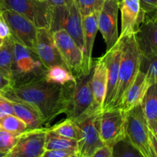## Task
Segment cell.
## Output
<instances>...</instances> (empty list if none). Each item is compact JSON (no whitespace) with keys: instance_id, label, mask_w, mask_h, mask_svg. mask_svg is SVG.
Listing matches in <instances>:
<instances>
[{"instance_id":"bcb514c9","label":"cell","mask_w":157,"mask_h":157,"mask_svg":"<svg viewBox=\"0 0 157 157\" xmlns=\"http://www.w3.org/2000/svg\"><path fill=\"white\" fill-rule=\"evenodd\" d=\"M72 157H78V156H72Z\"/></svg>"},{"instance_id":"7a4b0ae2","label":"cell","mask_w":157,"mask_h":157,"mask_svg":"<svg viewBox=\"0 0 157 157\" xmlns=\"http://www.w3.org/2000/svg\"><path fill=\"white\" fill-rule=\"evenodd\" d=\"M120 38L122 39V51L118 81L115 97L109 109L120 107L125 94L139 71L141 62V53L139 50L135 35Z\"/></svg>"},{"instance_id":"d6986e66","label":"cell","mask_w":157,"mask_h":157,"mask_svg":"<svg viewBox=\"0 0 157 157\" xmlns=\"http://www.w3.org/2000/svg\"><path fill=\"white\" fill-rule=\"evenodd\" d=\"M107 89V68L100 57L93 62V74L92 78V90L93 94V111H103V103Z\"/></svg>"},{"instance_id":"f6af8a7d","label":"cell","mask_w":157,"mask_h":157,"mask_svg":"<svg viewBox=\"0 0 157 157\" xmlns=\"http://www.w3.org/2000/svg\"><path fill=\"white\" fill-rule=\"evenodd\" d=\"M1 14H2V9H0V15H1Z\"/></svg>"},{"instance_id":"52a82bcc","label":"cell","mask_w":157,"mask_h":157,"mask_svg":"<svg viewBox=\"0 0 157 157\" xmlns=\"http://www.w3.org/2000/svg\"><path fill=\"white\" fill-rule=\"evenodd\" d=\"M2 9L23 15L38 29L50 30L52 6L45 0H3Z\"/></svg>"},{"instance_id":"7dc6e473","label":"cell","mask_w":157,"mask_h":157,"mask_svg":"<svg viewBox=\"0 0 157 157\" xmlns=\"http://www.w3.org/2000/svg\"><path fill=\"white\" fill-rule=\"evenodd\" d=\"M122 1V0H119V2H121Z\"/></svg>"},{"instance_id":"836d02e7","label":"cell","mask_w":157,"mask_h":157,"mask_svg":"<svg viewBox=\"0 0 157 157\" xmlns=\"http://www.w3.org/2000/svg\"><path fill=\"white\" fill-rule=\"evenodd\" d=\"M13 85V81L8 78L0 71V95H3L4 94H6Z\"/></svg>"},{"instance_id":"4316f807","label":"cell","mask_w":157,"mask_h":157,"mask_svg":"<svg viewBox=\"0 0 157 157\" xmlns=\"http://www.w3.org/2000/svg\"><path fill=\"white\" fill-rule=\"evenodd\" d=\"M0 129L15 136H19L28 130L26 124L13 114L0 118Z\"/></svg>"},{"instance_id":"8992f818","label":"cell","mask_w":157,"mask_h":157,"mask_svg":"<svg viewBox=\"0 0 157 157\" xmlns=\"http://www.w3.org/2000/svg\"><path fill=\"white\" fill-rule=\"evenodd\" d=\"M12 70V81L15 84V83L43 76L46 68L36 53L14 40Z\"/></svg>"},{"instance_id":"ffe728a7","label":"cell","mask_w":157,"mask_h":157,"mask_svg":"<svg viewBox=\"0 0 157 157\" xmlns=\"http://www.w3.org/2000/svg\"><path fill=\"white\" fill-rule=\"evenodd\" d=\"M149 86L146 75L139 71L135 81L125 94L120 108L127 112L135 106L141 104L143 97Z\"/></svg>"},{"instance_id":"4fadbf2b","label":"cell","mask_w":157,"mask_h":157,"mask_svg":"<svg viewBox=\"0 0 157 157\" xmlns=\"http://www.w3.org/2000/svg\"><path fill=\"white\" fill-rule=\"evenodd\" d=\"M119 2V0H104L99 14V31L104 38L106 51L115 45L119 36L118 34Z\"/></svg>"},{"instance_id":"7bdbcfd3","label":"cell","mask_w":157,"mask_h":157,"mask_svg":"<svg viewBox=\"0 0 157 157\" xmlns=\"http://www.w3.org/2000/svg\"><path fill=\"white\" fill-rule=\"evenodd\" d=\"M0 157H8V156L6 153H3L0 152Z\"/></svg>"},{"instance_id":"74e56055","label":"cell","mask_w":157,"mask_h":157,"mask_svg":"<svg viewBox=\"0 0 157 157\" xmlns=\"http://www.w3.org/2000/svg\"><path fill=\"white\" fill-rule=\"evenodd\" d=\"M52 6H66L72 0H45Z\"/></svg>"},{"instance_id":"9c48e42d","label":"cell","mask_w":157,"mask_h":157,"mask_svg":"<svg viewBox=\"0 0 157 157\" xmlns=\"http://www.w3.org/2000/svg\"><path fill=\"white\" fill-rule=\"evenodd\" d=\"M126 111L120 107L103 110L99 113V133L105 145L112 147L126 137Z\"/></svg>"},{"instance_id":"4dcf8cb0","label":"cell","mask_w":157,"mask_h":157,"mask_svg":"<svg viewBox=\"0 0 157 157\" xmlns=\"http://www.w3.org/2000/svg\"><path fill=\"white\" fill-rule=\"evenodd\" d=\"M18 139V136L0 129V152L6 154L9 153L15 147Z\"/></svg>"},{"instance_id":"ee69618b","label":"cell","mask_w":157,"mask_h":157,"mask_svg":"<svg viewBox=\"0 0 157 157\" xmlns=\"http://www.w3.org/2000/svg\"><path fill=\"white\" fill-rule=\"evenodd\" d=\"M2 2L3 0H0V9H2Z\"/></svg>"},{"instance_id":"6da1fadb","label":"cell","mask_w":157,"mask_h":157,"mask_svg":"<svg viewBox=\"0 0 157 157\" xmlns=\"http://www.w3.org/2000/svg\"><path fill=\"white\" fill-rule=\"evenodd\" d=\"M73 86L52 84L41 76L15 83L3 96L32 106L49 127L54 118L67 112Z\"/></svg>"},{"instance_id":"f546056e","label":"cell","mask_w":157,"mask_h":157,"mask_svg":"<svg viewBox=\"0 0 157 157\" xmlns=\"http://www.w3.org/2000/svg\"><path fill=\"white\" fill-rule=\"evenodd\" d=\"M75 2L83 18L95 12H99L104 0H75Z\"/></svg>"},{"instance_id":"44dd1931","label":"cell","mask_w":157,"mask_h":157,"mask_svg":"<svg viewBox=\"0 0 157 157\" xmlns=\"http://www.w3.org/2000/svg\"><path fill=\"white\" fill-rule=\"evenodd\" d=\"M14 115L22 121L27 126L28 130H37L46 127L34 107L29 104L22 102L12 101Z\"/></svg>"},{"instance_id":"484cf974","label":"cell","mask_w":157,"mask_h":157,"mask_svg":"<svg viewBox=\"0 0 157 157\" xmlns=\"http://www.w3.org/2000/svg\"><path fill=\"white\" fill-rule=\"evenodd\" d=\"M49 131L58 135V136H63V137L78 140V128L76 123L72 120L67 118L62 122L58 123L55 125L52 126V127H49Z\"/></svg>"},{"instance_id":"d590c367","label":"cell","mask_w":157,"mask_h":157,"mask_svg":"<svg viewBox=\"0 0 157 157\" xmlns=\"http://www.w3.org/2000/svg\"><path fill=\"white\" fill-rule=\"evenodd\" d=\"M91 157H112V148L109 146H103L98 149Z\"/></svg>"},{"instance_id":"e575fe53","label":"cell","mask_w":157,"mask_h":157,"mask_svg":"<svg viewBox=\"0 0 157 157\" xmlns=\"http://www.w3.org/2000/svg\"><path fill=\"white\" fill-rule=\"evenodd\" d=\"M140 6L146 14L152 13L157 9V0H139Z\"/></svg>"},{"instance_id":"1f68e13d","label":"cell","mask_w":157,"mask_h":157,"mask_svg":"<svg viewBox=\"0 0 157 157\" xmlns=\"http://www.w3.org/2000/svg\"><path fill=\"white\" fill-rule=\"evenodd\" d=\"M9 114H13L12 101L3 95H0V118Z\"/></svg>"},{"instance_id":"d6a6232c","label":"cell","mask_w":157,"mask_h":157,"mask_svg":"<svg viewBox=\"0 0 157 157\" xmlns=\"http://www.w3.org/2000/svg\"><path fill=\"white\" fill-rule=\"evenodd\" d=\"M73 156H77V152L75 150H46L42 157H72Z\"/></svg>"},{"instance_id":"ac0fdd59","label":"cell","mask_w":157,"mask_h":157,"mask_svg":"<svg viewBox=\"0 0 157 157\" xmlns=\"http://www.w3.org/2000/svg\"><path fill=\"white\" fill-rule=\"evenodd\" d=\"M135 38L142 55H157V21L146 15Z\"/></svg>"},{"instance_id":"277c9868","label":"cell","mask_w":157,"mask_h":157,"mask_svg":"<svg viewBox=\"0 0 157 157\" xmlns=\"http://www.w3.org/2000/svg\"><path fill=\"white\" fill-rule=\"evenodd\" d=\"M59 29H64L83 52L84 47L83 17L75 0L66 6H52L50 31L54 32Z\"/></svg>"},{"instance_id":"b9f144b4","label":"cell","mask_w":157,"mask_h":157,"mask_svg":"<svg viewBox=\"0 0 157 157\" xmlns=\"http://www.w3.org/2000/svg\"><path fill=\"white\" fill-rule=\"evenodd\" d=\"M5 39H6V38H0V48H1L2 46L3 45V44H4V43H5Z\"/></svg>"},{"instance_id":"f1b7e54d","label":"cell","mask_w":157,"mask_h":157,"mask_svg":"<svg viewBox=\"0 0 157 157\" xmlns=\"http://www.w3.org/2000/svg\"><path fill=\"white\" fill-rule=\"evenodd\" d=\"M112 157H144L126 137L112 147Z\"/></svg>"},{"instance_id":"cb8c5ba5","label":"cell","mask_w":157,"mask_h":157,"mask_svg":"<svg viewBox=\"0 0 157 157\" xmlns=\"http://www.w3.org/2000/svg\"><path fill=\"white\" fill-rule=\"evenodd\" d=\"M13 51L14 40L12 35H10L5 39L4 44L0 48V71L12 81Z\"/></svg>"},{"instance_id":"e0dca14e","label":"cell","mask_w":157,"mask_h":157,"mask_svg":"<svg viewBox=\"0 0 157 157\" xmlns=\"http://www.w3.org/2000/svg\"><path fill=\"white\" fill-rule=\"evenodd\" d=\"M99 12H95L83 18V71L84 75L89 73L93 67L92 62V49L97 32L99 31L98 19Z\"/></svg>"},{"instance_id":"83f0119b","label":"cell","mask_w":157,"mask_h":157,"mask_svg":"<svg viewBox=\"0 0 157 157\" xmlns=\"http://www.w3.org/2000/svg\"><path fill=\"white\" fill-rule=\"evenodd\" d=\"M139 71L146 75L149 85L157 83V55H141Z\"/></svg>"},{"instance_id":"603a6c76","label":"cell","mask_w":157,"mask_h":157,"mask_svg":"<svg viewBox=\"0 0 157 157\" xmlns=\"http://www.w3.org/2000/svg\"><path fill=\"white\" fill-rule=\"evenodd\" d=\"M141 107L148 125L153 124L157 120V83L148 87L141 102Z\"/></svg>"},{"instance_id":"d4e9b609","label":"cell","mask_w":157,"mask_h":157,"mask_svg":"<svg viewBox=\"0 0 157 157\" xmlns=\"http://www.w3.org/2000/svg\"><path fill=\"white\" fill-rule=\"evenodd\" d=\"M45 148L46 150H75L77 152L78 143L75 140L68 139V138L58 136V135L49 131L48 129Z\"/></svg>"},{"instance_id":"ab89813d","label":"cell","mask_w":157,"mask_h":157,"mask_svg":"<svg viewBox=\"0 0 157 157\" xmlns=\"http://www.w3.org/2000/svg\"><path fill=\"white\" fill-rule=\"evenodd\" d=\"M148 126H149V130H150V131L157 137V120L153 123V124Z\"/></svg>"},{"instance_id":"5bb4252c","label":"cell","mask_w":157,"mask_h":157,"mask_svg":"<svg viewBox=\"0 0 157 157\" xmlns=\"http://www.w3.org/2000/svg\"><path fill=\"white\" fill-rule=\"evenodd\" d=\"M121 51L122 39L119 38L115 45L109 50L106 51V54L102 56L107 68V89L103 110L110 108L115 97L121 60Z\"/></svg>"},{"instance_id":"7c38bea8","label":"cell","mask_w":157,"mask_h":157,"mask_svg":"<svg viewBox=\"0 0 157 157\" xmlns=\"http://www.w3.org/2000/svg\"><path fill=\"white\" fill-rule=\"evenodd\" d=\"M48 127L27 130L18 136V141L8 157H42L46 151Z\"/></svg>"},{"instance_id":"9a60e30c","label":"cell","mask_w":157,"mask_h":157,"mask_svg":"<svg viewBox=\"0 0 157 157\" xmlns=\"http://www.w3.org/2000/svg\"><path fill=\"white\" fill-rule=\"evenodd\" d=\"M35 53L46 69L54 65H62L66 67L57 48L52 32L49 29L45 28L38 29Z\"/></svg>"},{"instance_id":"8fae6325","label":"cell","mask_w":157,"mask_h":157,"mask_svg":"<svg viewBox=\"0 0 157 157\" xmlns=\"http://www.w3.org/2000/svg\"><path fill=\"white\" fill-rule=\"evenodd\" d=\"M52 35L66 67L76 78L84 75L83 54L78 44L64 29L55 31Z\"/></svg>"},{"instance_id":"5b68a950","label":"cell","mask_w":157,"mask_h":157,"mask_svg":"<svg viewBox=\"0 0 157 157\" xmlns=\"http://www.w3.org/2000/svg\"><path fill=\"white\" fill-rule=\"evenodd\" d=\"M92 74L93 67L89 73L77 78L76 83L72 88L69 107L66 114L67 118L75 122L95 113L93 111V94L92 90Z\"/></svg>"},{"instance_id":"8d00e7d4","label":"cell","mask_w":157,"mask_h":157,"mask_svg":"<svg viewBox=\"0 0 157 157\" xmlns=\"http://www.w3.org/2000/svg\"><path fill=\"white\" fill-rule=\"evenodd\" d=\"M11 35L10 29H9V25L4 18L2 16V14L0 15V38H6Z\"/></svg>"},{"instance_id":"ba28073f","label":"cell","mask_w":157,"mask_h":157,"mask_svg":"<svg viewBox=\"0 0 157 157\" xmlns=\"http://www.w3.org/2000/svg\"><path fill=\"white\" fill-rule=\"evenodd\" d=\"M99 113H95L75 122L78 128V157H91L98 149L105 146L99 133Z\"/></svg>"},{"instance_id":"3957f363","label":"cell","mask_w":157,"mask_h":157,"mask_svg":"<svg viewBox=\"0 0 157 157\" xmlns=\"http://www.w3.org/2000/svg\"><path fill=\"white\" fill-rule=\"evenodd\" d=\"M126 137L144 157H155L149 138V129L141 104L126 112Z\"/></svg>"},{"instance_id":"30bf717a","label":"cell","mask_w":157,"mask_h":157,"mask_svg":"<svg viewBox=\"0 0 157 157\" xmlns=\"http://www.w3.org/2000/svg\"><path fill=\"white\" fill-rule=\"evenodd\" d=\"M2 16L9 25L13 39L35 53L38 28L26 17L12 11L2 9Z\"/></svg>"},{"instance_id":"f35d334b","label":"cell","mask_w":157,"mask_h":157,"mask_svg":"<svg viewBox=\"0 0 157 157\" xmlns=\"http://www.w3.org/2000/svg\"><path fill=\"white\" fill-rule=\"evenodd\" d=\"M149 138H150L151 144H152V149H153L155 157H157V137L149 130Z\"/></svg>"},{"instance_id":"2e32d148","label":"cell","mask_w":157,"mask_h":157,"mask_svg":"<svg viewBox=\"0 0 157 157\" xmlns=\"http://www.w3.org/2000/svg\"><path fill=\"white\" fill-rule=\"evenodd\" d=\"M121 11L120 38L135 35L146 18V13L140 6L139 0H122L119 2Z\"/></svg>"},{"instance_id":"7402d4cb","label":"cell","mask_w":157,"mask_h":157,"mask_svg":"<svg viewBox=\"0 0 157 157\" xmlns=\"http://www.w3.org/2000/svg\"><path fill=\"white\" fill-rule=\"evenodd\" d=\"M43 77L48 82L59 85H74L76 83V78L68 67L62 65H54L49 67L46 70Z\"/></svg>"},{"instance_id":"60d3db41","label":"cell","mask_w":157,"mask_h":157,"mask_svg":"<svg viewBox=\"0 0 157 157\" xmlns=\"http://www.w3.org/2000/svg\"><path fill=\"white\" fill-rule=\"evenodd\" d=\"M146 15H151L150 16L152 18H153V19H155V21H157V9H155L154 12H152V13H149V14H146Z\"/></svg>"}]
</instances>
